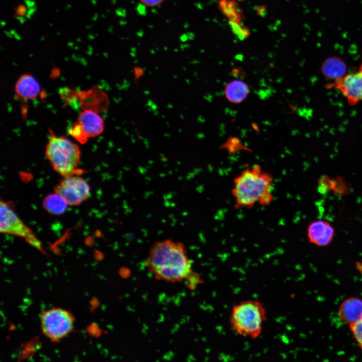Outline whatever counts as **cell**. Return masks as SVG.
<instances>
[{"mask_svg": "<svg viewBox=\"0 0 362 362\" xmlns=\"http://www.w3.org/2000/svg\"><path fill=\"white\" fill-rule=\"evenodd\" d=\"M146 262L156 278L166 282H181L194 273L185 245L169 239L155 242Z\"/></svg>", "mask_w": 362, "mask_h": 362, "instance_id": "cell-1", "label": "cell"}, {"mask_svg": "<svg viewBox=\"0 0 362 362\" xmlns=\"http://www.w3.org/2000/svg\"><path fill=\"white\" fill-rule=\"evenodd\" d=\"M273 181V175L259 165L245 168L233 179L231 194L235 208L250 209L257 203L269 205L274 198Z\"/></svg>", "mask_w": 362, "mask_h": 362, "instance_id": "cell-2", "label": "cell"}, {"mask_svg": "<svg viewBox=\"0 0 362 362\" xmlns=\"http://www.w3.org/2000/svg\"><path fill=\"white\" fill-rule=\"evenodd\" d=\"M266 318V310L261 302L247 300L233 306L230 325L238 335L255 339L260 335Z\"/></svg>", "mask_w": 362, "mask_h": 362, "instance_id": "cell-3", "label": "cell"}, {"mask_svg": "<svg viewBox=\"0 0 362 362\" xmlns=\"http://www.w3.org/2000/svg\"><path fill=\"white\" fill-rule=\"evenodd\" d=\"M78 146L65 137L51 133L45 155L54 170L62 177L75 174L80 162Z\"/></svg>", "mask_w": 362, "mask_h": 362, "instance_id": "cell-4", "label": "cell"}, {"mask_svg": "<svg viewBox=\"0 0 362 362\" xmlns=\"http://www.w3.org/2000/svg\"><path fill=\"white\" fill-rule=\"evenodd\" d=\"M74 317L68 310L53 307L42 312L40 327L43 334L53 342L66 337L73 330Z\"/></svg>", "mask_w": 362, "mask_h": 362, "instance_id": "cell-5", "label": "cell"}, {"mask_svg": "<svg viewBox=\"0 0 362 362\" xmlns=\"http://www.w3.org/2000/svg\"><path fill=\"white\" fill-rule=\"evenodd\" d=\"M0 215L1 233L23 238L33 246L41 249V242L32 230L21 220L10 205L3 201L0 203Z\"/></svg>", "mask_w": 362, "mask_h": 362, "instance_id": "cell-6", "label": "cell"}, {"mask_svg": "<svg viewBox=\"0 0 362 362\" xmlns=\"http://www.w3.org/2000/svg\"><path fill=\"white\" fill-rule=\"evenodd\" d=\"M55 192L64 199L68 206H77L88 199L90 188L83 178L74 174L63 177L56 185Z\"/></svg>", "mask_w": 362, "mask_h": 362, "instance_id": "cell-7", "label": "cell"}, {"mask_svg": "<svg viewBox=\"0 0 362 362\" xmlns=\"http://www.w3.org/2000/svg\"><path fill=\"white\" fill-rule=\"evenodd\" d=\"M326 87L338 89L351 106L362 101V64L357 71L346 74Z\"/></svg>", "mask_w": 362, "mask_h": 362, "instance_id": "cell-8", "label": "cell"}, {"mask_svg": "<svg viewBox=\"0 0 362 362\" xmlns=\"http://www.w3.org/2000/svg\"><path fill=\"white\" fill-rule=\"evenodd\" d=\"M334 234L333 226L323 220L311 222L307 228V237L309 241L318 246L328 245L333 240Z\"/></svg>", "mask_w": 362, "mask_h": 362, "instance_id": "cell-9", "label": "cell"}, {"mask_svg": "<svg viewBox=\"0 0 362 362\" xmlns=\"http://www.w3.org/2000/svg\"><path fill=\"white\" fill-rule=\"evenodd\" d=\"M75 124L86 139L99 135L104 129L102 118L97 113L90 110H85L82 112Z\"/></svg>", "mask_w": 362, "mask_h": 362, "instance_id": "cell-10", "label": "cell"}, {"mask_svg": "<svg viewBox=\"0 0 362 362\" xmlns=\"http://www.w3.org/2000/svg\"><path fill=\"white\" fill-rule=\"evenodd\" d=\"M338 315L349 325L357 321L362 318V300L356 297L345 299L339 307Z\"/></svg>", "mask_w": 362, "mask_h": 362, "instance_id": "cell-11", "label": "cell"}, {"mask_svg": "<svg viewBox=\"0 0 362 362\" xmlns=\"http://www.w3.org/2000/svg\"><path fill=\"white\" fill-rule=\"evenodd\" d=\"M15 91L17 95L23 99H33L39 94L40 87L33 76L26 74L21 76L17 80Z\"/></svg>", "mask_w": 362, "mask_h": 362, "instance_id": "cell-12", "label": "cell"}, {"mask_svg": "<svg viewBox=\"0 0 362 362\" xmlns=\"http://www.w3.org/2000/svg\"><path fill=\"white\" fill-rule=\"evenodd\" d=\"M321 68L323 75L333 81L346 74V64L340 58L335 56L326 59L322 63Z\"/></svg>", "mask_w": 362, "mask_h": 362, "instance_id": "cell-13", "label": "cell"}, {"mask_svg": "<svg viewBox=\"0 0 362 362\" xmlns=\"http://www.w3.org/2000/svg\"><path fill=\"white\" fill-rule=\"evenodd\" d=\"M249 92L248 85L240 80H234L228 82L225 88L226 99L233 104H239L243 102Z\"/></svg>", "mask_w": 362, "mask_h": 362, "instance_id": "cell-14", "label": "cell"}, {"mask_svg": "<svg viewBox=\"0 0 362 362\" xmlns=\"http://www.w3.org/2000/svg\"><path fill=\"white\" fill-rule=\"evenodd\" d=\"M43 205L46 211L54 215H60L64 213L68 206L64 199L55 192L44 199Z\"/></svg>", "mask_w": 362, "mask_h": 362, "instance_id": "cell-15", "label": "cell"}, {"mask_svg": "<svg viewBox=\"0 0 362 362\" xmlns=\"http://www.w3.org/2000/svg\"><path fill=\"white\" fill-rule=\"evenodd\" d=\"M222 12L229 19L230 22L241 24L242 12L238 9L236 0H227L226 5L221 9Z\"/></svg>", "mask_w": 362, "mask_h": 362, "instance_id": "cell-16", "label": "cell"}, {"mask_svg": "<svg viewBox=\"0 0 362 362\" xmlns=\"http://www.w3.org/2000/svg\"><path fill=\"white\" fill-rule=\"evenodd\" d=\"M350 331L362 351V318L349 325Z\"/></svg>", "mask_w": 362, "mask_h": 362, "instance_id": "cell-17", "label": "cell"}, {"mask_svg": "<svg viewBox=\"0 0 362 362\" xmlns=\"http://www.w3.org/2000/svg\"><path fill=\"white\" fill-rule=\"evenodd\" d=\"M230 24L233 32L238 36L241 40L247 38L250 35L249 29L241 26L240 24H237L230 22Z\"/></svg>", "mask_w": 362, "mask_h": 362, "instance_id": "cell-18", "label": "cell"}, {"mask_svg": "<svg viewBox=\"0 0 362 362\" xmlns=\"http://www.w3.org/2000/svg\"><path fill=\"white\" fill-rule=\"evenodd\" d=\"M241 146L239 141H237V139H236L235 141H228L225 143V147L228 150L229 153H233L239 150L242 149V148Z\"/></svg>", "mask_w": 362, "mask_h": 362, "instance_id": "cell-19", "label": "cell"}, {"mask_svg": "<svg viewBox=\"0 0 362 362\" xmlns=\"http://www.w3.org/2000/svg\"><path fill=\"white\" fill-rule=\"evenodd\" d=\"M142 4L148 7H155L161 4L164 0H139Z\"/></svg>", "mask_w": 362, "mask_h": 362, "instance_id": "cell-20", "label": "cell"}, {"mask_svg": "<svg viewBox=\"0 0 362 362\" xmlns=\"http://www.w3.org/2000/svg\"><path fill=\"white\" fill-rule=\"evenodd\" d=\"M266 12V8L264 6H261L259 7L257 10V14L258 15L263 16L265 15Z\"/></svg>", "mask_w": 362, "mask_h": 362, "instance_id": "cell-21", "label": "cell"}, {"mask_svg": "<svg viewBox=\"0 0 362 362\" xmlns=\"http://www.w3.org/2000/svg\"><path fill=\"white\" fill-rule=\"evenodd\" d=\"M238 1H244L245 0H237Z\"/></svg>", "mask_w": 362, "mask_h": 362, "instance_id": "cell-22", "label": "cell"}]
</instances>
